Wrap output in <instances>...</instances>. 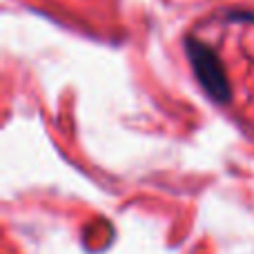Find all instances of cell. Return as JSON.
Wrapping results in <instances>:
<instances>
[{"mask_svg":"<svg viewBox=\"0 0 254 254\" xmlns=\"http://www.w3.org/2000/svg\"><path fill=\"white\" fill-rule=\"evenodd\" d=\"M188 56L192 61L194 74H196L198 83L205 87V92L216 101H225L228 98V80H225L223 67H221L219 58L214 56V52L196 40V43L188 45Z\"/></svg>","mask_w":254,"mask_h":254,"instance_id":"obj_1","label":"cell"}]
</instances>
